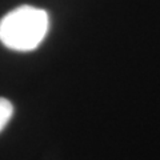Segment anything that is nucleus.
Returning <instances> with one entry per match:
<instances>
[{"label": "nucleus", "mask_w": 160, "mask_h": 160, "mask_svg": "<svg viewBox=\"0 0 160 160\" xmlns=\"http://www.w3.org/2000/svg\"><path fill=\"white\" fill-rule=\"evenodd\" d=\"M48 26V13L44 9L18 7L0 20V42L13 51H32L44 40Z\"/></svg>", "instance_id": "1"}, {"label": "nucleus", "mask_w": 160, "mask_h": 160, "mask_svg": "<svg viewBox=\"0 0 160 160\" xmlns=\"http://www.w3.org/2000/svg\"><path fill=\"white\" fill-rule=\"evenodd\" d=\"M13 115V106L6 98H0V132L3 131L8 122L12 119Z\"/></svg>", "instance_id": "2"}]
</instances>
